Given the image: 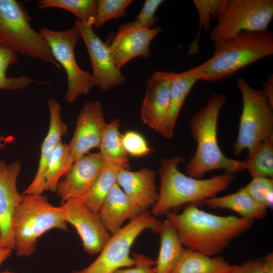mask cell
Segmentation results:
<instances>
[{
  "label": "cell",
  "mask_w": 273,
  "mask_h": 273,
  "mask_svg": "<svg viewBox=\"0 0 273 273\" xmlns=\"http://www.w3.org/2000/svg\"><path fill=\"white\" fill-rule=\"evenodd\" d=\"M166 216L184 247L211 256L222 252L254 222L234 215H215L199 209L195 204H187L180 213L170 212Z\"/></svg>",
  "instance_id": "cell-1"
},
{
  "label": "cell",
  "mask_w": 273,
  "mask_h": 273,
  "mask_svg": "<svg viewBox=\"0 0 273 273\" xmlns=\"http://www.w3.org/2000/svg\"><path fill=\"white\" fill-rule=\"evenodd\" d=\"M226 101L223 94H213L205 105L191 118V132L197 147L186 166L189 176L201 179L206 173L213 170L223 169L224 172L234 174L246 169L245 160L230 159L219 147L217 136L218 117Z\"/></svg>",
  "instance_id": "cell-2"
},
{
  "label": "cell",
  "mask_w": 273,
  "mask_h": 273,
  "mask_svg": "<svg viewBox=\"0 0 273 273\" xmlns=\"http://www.w3.org/2000/svg\"><path fill=\"white\" fill-rule=\"evenodd\" d=\"M184 161L179 156L161 159L160 185L158 200L152 207L153 216L166 215L183 205L196 204L215 197L234 179V174L227 172L204 179L186 175L178 169L179 164Z\"/></svg>",
  "instance_id": "cell-3"
},
{
  "label": "cell",
  "mask_w": 273,
  "mask_h": 273,
  "mask_svg": "<svg viewBox=\"0 0 273 273\" xmlns=\"http://www.w3.org/2000/svg\"><path fill=\"white\" fill-rule=\"evenodd\" d=\"M214 53L206 61L189 69L199 80L214 82L273 54V33L268 30L242 31L214 43Z\"/></svg>",
  "instance_id": "cell-4"
},
{
  "label": "cell",
  "mask_w": 273,
  "mask_h": 273,
  "mask_svg": "<svg viewBox=\"0 0 273 273\" xmlns=\"http://www.w3.org/2000/svg\"><path fill=\"white\" fill-rule=\"evenodd\" d=\"M15 249L18 256L29 257L35 251L36 242L47 232L68 230L62 207L51 204L41 194H22L13 220Z\"/></svg>",
  "instance_id": "cell-5"
},
{
  "label": "cell",
  "mask_w": 273,
  "mask_h": 273,
  "mask_svg": "<svg viewBox=\"0 0 273 273\" xmlns=\"http://www.w3.org/2000/svg\"><path fill=\"white\" fill-rule=\"evenodd\" d=\"M30 22L22 3L16 0H0V44L60 69L47 42L40 32L32 28Z\"/></svg>",
  "instance_id": "cell-6"
},
{
  "label": "cell",
  "mask_w": 273,
  "mask_h": 273,
  "mask_svg": "<svg viewBox=\"0 0 273 273\" xmlns=\"http://www.w3.org/2000/svg\"><path fill=\"white\" fill-rule=\"evenodd\" d=\"M236 84L242 111L233 154L238 156L246 150L249 157L261 143L273 136V107L262 91L253 88L244 78H237Z\"/></svg>",
  "instance_id": "cell-7"
},
{
  "label": "cell",
  "mask_w": 273,
  "mask_h": 273,
  "mask_svg": "<svg viewBox=\"0 0 273 273\" xmlns=\"http://www.w3.org/2000/svg\"><path fill=\"white\" fill-rule=\"evenodd\" d=\"M162 223L148 210H145L115 234L111 236L96 260L89 266L72 273H112L117 269L130 267L135 264L130 256L131 246L145 230L159 233Z\"/></svg>",
  "instance_id": "cell-8"
},
{
  "label": "cell",
  "mask_w": 273,
  "mask_h": 273,
  "mask_svg": "<svg viewBox=\"0 0 273 273\" xmlns=\"http://www.w3.org/2000/svg\"><path fill=\"white\" fill-rule=\"evenodd\" d=\"M272 18V0H228L210 38L215 43L242 31L267 30Z\"/></svg>",
  "instance_id": "cell-9"
},
{
  "label": "cell",
  "mask_w": 273,
  "mask_h": 273,
  "mask_svg": "<svg viewBox=\"0 0 273 273\" xmlns=\"http://www.w3.org/2000/svg\"><path fill=\"white\" fill-rule=\"evenodd\" d=\"M39 32L47 42L54 59L64 69L67 88L65 98L72 104L78 97L89 93L94 86L92 74L81 69L75 57L74 50L81 38L78 29L73 27L64 31L41 28Z\"/></svg>",
  "instance_id": "cell-10"
},
{
  "label": "cell",
  "mask_w": 273,
  "mask_h": 273,
  "mask_svg": "<svg viewBox=\"0 0 273 273\" xmlns=\"http://www.w3.org/2000/svg\"><path fill=\"white\" fill-rule=\"evenodd\" d=\"M75 24L89 55L94 86L107 90L124 83L125 78L115 63L108 43L103 41L94 31V22L77 19Z\"/></svg>",
  "instance_id": "cell-11"
},
{
  "label": "cell",
  "mask_w": 273,
  "mask_h": 273,
  "mask_svg": "<svg viewBox=\"0 0 273 273\" xmlns=\"http://www.w3.org/2000/svg\"><path fill=\"white\" fill-rule=\"evenodd\" d=\"M61 206L65 221L76 229L84 250L89 254L99 253L111 236L103 225L98 213L89 209L78 199L68 200Z\"/></svg>",
  "instance_id": "cell-12"
},
{
  "label": "cell",
  "mask_w": 273,
  "mask_h": 273,
  "mask_svg": "<svg viewBox=\"0 0 273 273\" xmlns=\"http://www.w3.org/2000/svg\"><path fill=\"white\" fill-rule=\"evenodd\" d=\"M162 29L160 26L147 29L135 21L120 25L109 44L117 67L138 57L149 58L150 43Z\"/></svg>",
  "instance_id": "cell-13"
},
{
  "label": "cell",
  "mask_w": 273,
  "mask_h": 273,
  "mask_svg": "<svg viewBox=\"0 0 273 273\" xmlns=\"http://www.w3.org/2000/svg\"><path fill=\"white\" fill-rule=\"evenodd\" d=\"M20 171L19 161L8 164L0 159V248L15 249L13 220L22 200L16 186Z\"/></svg>",
  "instance_id": "cell-14"
},
{
  "label": "cell",
  "mask_w": 273,
  "mask_h": 273,
  "mask_svg": "<svg viewBox=\"0 0 273 273\" xmlns=\"http://www.w3.org/2000/svg\"><path fill=\"white\" fill-rule=\"evenodd\" d=\"M106 124L101 103L86 102L77 116L74 134L68 144L74 161L90 150L100 148Z\"/></svg>",
  "instance_id": "cell-15"
},
{
  "label": "cell",
  "mask_w": 273,
  "mask_h": 273,
  "mask_svg": "<svg viewBox=\"0 0 273 273\" xmlns=\"http://www.w3.org/2000/svg\"><path fill=\"white\" fill-rule=\"evenodd\" d=\"M173 72L158 71L148 81L141 108L144 123L158 132L169 107L171 87L175 75Z\"/></svg>",
  "instance_id": "cell-16"
},
{
  "label": "cell",
  "mask_w": 273,
  "mask_h": 273,
  "mask_svg": "<svg viewBox=\"0 0 273 273\" xmlns=\"http://www.w3.org/2000/svg\"><path fill=\"white\" fill-rule=\"evenodd\" d=\"M105 162L100 152L86 154L74 161L64 179L58 185L56 192L62 202L83 197L93 184Z\"/></svg>",
  "instance_id": "cell-17"
},
{
  "label": "cell",
  "mask_w": 273,
  "mask_h": 273,
  "mask_svg": "<svg viewBox=\"0 0 273 273\" xmlns=\"http://www.w3.org/2000/svg\"><path fill=\"white\" fill-rule=\"evenodd\" d=\"M50 113L49 130L40 148V156L36 173L22 194H41L44 191V174L47 164L62 138L67 133V126L61 115L60 104L54 98L48 101Z\"/></svg>",
  "instance_id": "cell-18"
},
{
  "label": "cell",
  "mask_w": 273,
  "mask_h": 273,
  "mask_svg": "<svg viewBox=\"0 0 273 273\" xmlns=\"http://www.w3.org/2000/svg\"><path fill=\"white\" fill-rule=\"evenodd\" d=\"M155 177L156 172L148 168L136 171L123 168L118 173L116 183L142 210H147L155 204L158 198Z\"/></svg>",
  "instance_id": "cell-19"
},
{
  "label": "cell",
  "mask_w": 273,
  "mask_h": 273,
  "mask_svg": "<svg viewBox=\"0 0 273 273\" xmlns=\"http://www.w3.org/2000/svg\"><path fill=\"white\" fill-rule=\"evenodd\" d=\"M144 211L116 183L103 202L98 214L105 228L112 236L122 228L125 221L133 219Z\"/></svg>",
  "instance_id": "cell-20"
},
{
  "label": "cell",
  "mask_w": 273,
  "mask_h": 273,
  "mask_svg": "<svg viewBox=\"0 0 273 273\" xmlns=\"http://www.w3.org/2000/svg\"><path fill=\"white\" fill-rule=\"evenodd\" d=\"M198 80L189 70L175 74L171 85L168 111L158 132L162 136L167 139L172 137L183 105L191 88Z\"/></svg>",
  "instance_id": "cell-21"
},
{
  "label": "cell",
  "mask_w": 273,
  "mask_h": 273,
  "mask_svg": "<svg viewBox=\"0 0 273 273\" xmlns=\"http://www.w3.org/2000/svg\"><path fill=\"white\" fill-rule=\"evenodd\" d=\"M123 168L129 169L128 163L106 161L89 190L78 199L89 209L98 213L107 194L116 184L118 172Z\"/></svg>",
  "instance_id": "cell-22"
},
{
  "label": "cell",
  "mask_w": 273,
  "mask_h": 273,
  "mask_svg": "<svg viewBox=\"0 0 273 273\" xmlns=\"http://www.w3.org/2000/svg\"><path fill=\"white\" fill-rule=\"evenodd\" d=\"M160 248L155 261V273H171L183 254L185 248L170 221H162L159 230Z\"/></svg>",
  "instance_id": "cell-23"
},
{
  "label": "cell",
  "mask_w": 273,
  "mask_h": 273,
  "mask_svg": "<svg viewBox=\"0 0 273 273\" xmlns=\"http://www.w3.org/2000/svg\"><path fill=\"white\" fill-rule=\"evenodd\" d=\"M212 209H228L238 213L241 217L254 220L262 219L267 209L253 200L241 188L237 192L221 197H213L203 202Z\"/></svg>",
  "instance_id": "cell-24"
},
{
  "label": "cell",
  "mask_w": 273,
  "mask_h": 273,
  "mask_svg": "<svg viewBox=\"0 0 273 273\" xmlns=\"http://www.w3.org/2000/svg\"><path fill=\"white\" fill-rule=\"evenodd\" d=\"M233 265L220 256L185 249L171 273H230Z\"/></svg>",
  "instance_id": "cell-25"
},
{
  "label": "cell",
  "mask_w": 273,
  "mask_h": 273,
  "mask_svg": "<svg viewBox=\"0 0 273 273\" xmlns=\"http://www.w3.org/2000/svg\"><path fill=\"white\" fill-rule=\"evenodd\" d=\"M74 162L68 144L60 143L47 164L44 191L56 192L60 179L66 174Z\"/></svg>",
  "instance_id": "cell-26"
},
{
  "label": "cell",
  "mask_w": 273,
  "mask_h": 273,
  "mask_svg": "<svg viewBox=\"0 0 273 273\" xmlns=\"http://www.w3.org/2000/svg\"><path fill=\"white\" fill-rule=\"evenodd\" d=\"M120 120L113 119L106 123L101 139L100 152L106 161H116L128 163V155L122 141L119 127Z\"/></svg>",
  "instance_id": "cell-27"
},
{
  "label": "cell",
  "mask_w": 273,
  "mask_h": 273,
  "mask_svg": "<svg viewBox=\"0 0 273 273\" xmlns=\"http://www.w3.org/2000/svg\"><path fill=\"white\" fill-rule=\"evenodd\" d=\"M246 170L252 177H273V136L261 143L246 160Z\"/></svg>",
  "instance_id": "cell-28"
},
{
  "label": "cell",
  "mask_w": 273,
  "mask_h": 273,
  "mask_svg": "<svg viewBox=\"0 0 273 273\" xmlns=\"http://www.w3.org/2000/svg\"><path fill=\"white\" fill-rule=\"evenodd\" d=\"M18 61V53L13 49L0 44V89L15 90L27 87L32 83H45L38 81L28 76L20 75L18 77H8L7 70L12 64Z\"/></svg>",
  "instance_id": "cell-29"
},
{
  "label": "cell",
  "mask_w": 273,
  "mask_h": 273,
  "mask_svg": "<svg viewBox=\"0 0 273 273\" xmlns=\"http://www.w3.org/2000/svg\"><path fill=\"white\" fill-rule=\"evenodd\" d=\"M98 3L97 0H41L37 2V8L64 9L73 13L80 22L94 24Z\"/></svg>",
  "instance_id": "cell-30"
},
{
  "label": "cell",
  "mask_w": 273,
  "mask_h": 273,
  "mask_svg": "<svg viewBox=\"0 0 273 273\" xmlns=\"http://www.w3.org/2000/svg\"><path fill=\"white\" fill-rule=\"evenodd\" d=\"M199 16V30L195 40L191 45L188 55L196 54L198 52V41L201 28L208 31L212 19H218L223 12L228 0H194Z\"/></svg>",
  "instance_id": "cell-31"
},
{
  "label": "cell",
  "mask_w": 273,
  "mask_h": 273,
  "mask_svg": "<svg viewBox=\"0 0 273 273\" xmlns=\"http://www.w3.org/2000/svg\"><path fill=\"white\" fill-rule=\"evenodd\" d=\"M132 0H99L93 28L102 27L108 21L126 15V9Z\"/></svg>",
  "instance_id": "cell-32"
},
{
  "label": "cell",
  "mask_w": 273,
  "mask_h": 273,
  "mask_svg": "<svg viewBox=\"0 0 273 273\" xmlns=\"http://www.w3.org/2000/svg\"><path fill=\"white\" fill-rule=\"evenodd\" d=\"M253 200L267 209L272 206L273 179L267 177H252L251 180L241 188Z\"/></svg>",
  "instance_id": "cell-33"
},
{
  "label": "cell",
  "mask_w": 273,
  "mask_h": 273,
  "mask_svg": "<svg viewBox=\"0 0 273 273\" xmlns=\"http://www.w3.org/2000/svg\"><path fill=\"white\" fill-rule=\"evenodd\" d=\"M124 149L132 157H141L148 155L151 151L146 140L136 131L129 130L122 134Z\"/></svg>",
  "instance_id": "cell-34"
},
{
  "label": "cell",
  "mask_w": 273,
  "mask_h": 273,
  "mask_svg": "<svg viewBox=\"0 0 273 273\" xmlns=\"http://www.w3.org/2000/svg\"><path fill=\"white\" fill-rule=\"evenodd\" d=\"M163 2L162 0H146L134 21L146 28H153L158 20L155 12Z\"/></svg>",
  "instance_id": "cell-35"
},
{
  "label": "cell",
  "mask_w": 273,
  "mask_h": 273,
  "mask_svg": "<svg viewBox=\"0 0 273 273\" xmlns=\"http://www.w3.org/2000/svg\"><path fill=\"white\" fill-rule=\"evenodd\" d=\"M135 264L132 267L120 268L112 273H155V261L142 254H134Z\"/></svg>",
  "instance_id": "cell-36"
},
{
  "label": "cell",
  "mask_w": 273,
  "mask_h": 273,
  "mask_svg": "<svg viewBox=\"0 0 273 273\" xmlns=\"http://www.w3.org/2000/svg\"><path fill=\"white\" fill-rule=\"evenodd\" d=\"M230 273H264L263 258L249 260L241 265H233Z\"/></svg>",
  "instance_id": "cell-37"
},
{
  "label": "cell",
  "mask_w": 273,
  "mask_h": 273,
  "mask_svg": "<svg viewBox=\"0 0 273 273\" xmlns=\"http://www.w3.org/2000/svg\"><path fill=\"white\" fill-rule=\"evenodd\" d=\"M262 90L271 106L273 107V75L270 74L262 83Z\"/></svg>",
  "instance_id": "cell-38"
},
{
  "label": "cell",
  "mask_w": 273,
  "mask_h": 273,
  "mask_svg": "<svg viewBox=\"0 0 273 273\" xmlns=\"http://www.w3.org/2000/svg\"><path fill=\"white\" fill-rule=\"evenodd\" d=\"M264 273H273V254H267L263 258Z\"/></svg>",
  "instance_id": "cell-39"
},
{
  "label": "cell",
  "mask_w": 273,
  "mask_h": 273,
  "mask_svg": "<svg viewBox=\"0 0 273 273\" xmlns=\"http://www.w3.org/2000/svg\"><path fill=\"white\" fill-rule=\"evenodd\" d=\"M12 249L8 248H0V265L11 255Z\"/></svg>",
  "instance_id": "cell-40"
},
{
  "label": "cell",
  "mask_w": 273,
  "mask_h": 273,
  "mask_svg": "<svg viewBox=\"0 0 273 273\" xmlns=\"http://www.w3.org/2000/svg\"><path fill=\"white\" fill-rule=\"evenodd\" d=\"M13 139L11 136L5 137L0 134V150L4 148L5 146L13 141Z\"/></svg>",
  "instance_id": "cell-41"
},
{
  "label": "cell",
  "mask_w": 273,
  "mask_h": 273,
  "mask_svg": "<svg viewBox=\"0 0 273 273\" xmlns=\"http://www.w3.org/2000/svg\"><path fill=\"white\" fill-rule=\"evenodd\" d=\"M0 273H17V272L9 271V270H5V271L0 272Z\"/></svg>",
  "instance_id": "cell-42"
}]
</instances>
